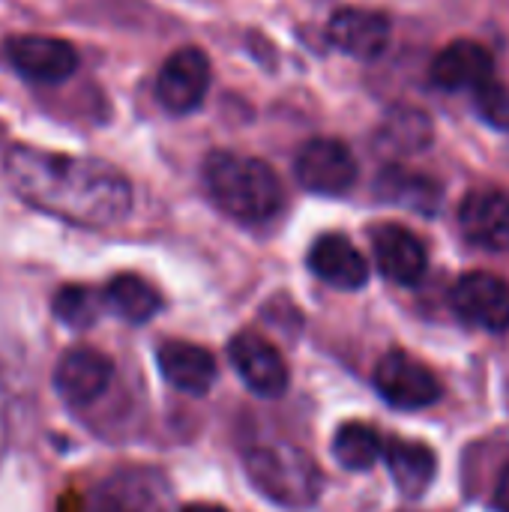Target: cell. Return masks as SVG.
Listing matches in <instances>:
<instances>
[{"instance_id": "6da1fadb", "label": "cell", "mask_w": 509, "mask_h": 512, "mask_svg": "<svg viewBox=\"0 0 509 512\" xmlns=\"http://www.w3.org/2000/svg\"><path fill=\"white\" fill-rule=\"evenodd\" d=\"M3 168L21 201L78 228H111L132 207L129 180L102 159L18 144Z\"/></svg>"}, {"instance_id": "7a4b0ae2", "label": "cell", "mask_w": 509, "mask_h": 512, "mask_svg": "<svg viewBox=\"0 0 509 512\" xmlns=\"http://www.w3.org/2000/svg\"><path fill=\"white\" fill-rule=\"evenodd\" d=\"M204 186L219 210L240 222H267L285 204L279 174L255 156L216 150L204 162Z\"/></svg>"}, {"instance_id": "3957f363", "label": "cell", "mask_w": 509, "mask_h": 512, "mask_svg": "<svg viewBox=\"0 0 509 512\" xmlns=\"http://www.w3.org/2000/svg\"><path fill=\"white\" fill-rule=\"evenodd\" d=\"M246 474L267 501L288 510L309 507L321 492L318 465L300 447L291 444H270V447L249 450Z\"/></svg>"}, {"instance_id": "277c9868", "label": "cell", "mask_w": 509, "mask_h": 512, "mask_svg": "<svg viewBox=\"0 0 509 512\" xmlns=\"http://www.w3.org/2000/svg\"><path fill=\"white\" fill-rule=\"evenodd\" d=\"M294 174L315 195H345L357 183V156L339 138H312L297 150Z\"/></svg>"}, {"instance_id": "5b68a950", "label": "cell", "mask_w": 509, "mask_h": 512, "mask_svg": "<svg viewBox=\"0 0 509 512\" xmlns=\"http://www.w3.org/2000/svg\"><path fill=\"white\" fill-rule=\"evenodd\" d=\"M375 387L381 399L399 411H420L441 399V381L435 372L405 351H390L375 369Z\"/></svg>"}, {"instance_id": "8992f818", "label": "cell", "mask_w": 509, "mask_h": 512, "mask_svg": "<svg viewBox=\"0 0 509 512\" xmlns=\"http://www.w3.org/2000/svg\"><path fill=\"white\" fill-rule=\"evenodd\" d=\"M210 78V57L201 48H177L156 75V99L171 114H189L204 102Z\"/></svg>"}, {"instance_id": "52a82bcc", "label": "cell", "mask_w": 509, "mask_h": 512, "mask_svg": "<svg viewBox=\"0 0 509 512\" xmlns=\"http://www.w3.org/2000/svg\"><path fill=\"white\" fill-rule=\"evenodd\" d=\"M9 63L30 81L60 84L78 69V51L72 42L42 33H21L6 39Z\"/></svg>"}, {"instance_id": "ba28073f", "label": "cell", "mask_w": 509, "mask_h": 512, "mask_svg": "<svg viewBox=\"0 0 509 512\" xmlns=\"http://www.w3.org/2000/svg\"><path fill=\"white\" fill-rule=\"evenodd\" d=\"M450 303L459 312V318H465L480 330L501 333L509 327V282L495 273L486 270L465 273L453 285Z\"/></svg>"}, {"instance_id": "9c48e42d", "label": "cell", "mask_w": 509, "mask_h": 512, "mask_svg": "<svg viewBox=\"0 0 509 512\" xmlns=\"http://www.w3.org/2000/svg\"><path fill=\"white\" fill-rule=\"evenodd\" d=\"M228 357H231L237 375L243 378V384L255 396L276 399V396H282L288 390V366H285V357L264 336H258L252 330L237 333L231 339V345H228Z\"/></svg>"}, {"instance_id": "30bf717a", "label": "cell", "mask_w": 509, "mask_h": 512, "mask_svg": "<svg viewBox=\"0 0 509 512\" xmlns=\"http://www.w3.org/2000/svg\"><path fill=\"white\" fill-rule=\"evenodd\" d=\"M459 228L468 243L486 252H509V192L474 189L459 207Z\"/></svg>"}, {"instance_id": "8fae6325", "label": "cell", "mask_w": 509, "mask_h": 512, "mask_svg": "<svg viewBox=\"0 0 509 512\" xmlns=\"http://www.w3.org/2000/svg\"><path fill=\"white\" fill-rule=\"evenodd\" d=\"M429 78L441 90H471L477 93L483 84L495 78V57L486 45L474 39H456L450 42L429 69Z\"/></svg>"}, {"instance_id": "7c38bea8", "label": "cell", "mask_w": 509, "mask_h": 512, "mask_svg": "<svg viewBox=\"0 0 509 512\" xmlns=\"http://www.w3.org/2000/svg\"><path fill=\"white\" fill-rule=\"evenodd\" d=\"M114 366L96 348H72L57 360L54 369V390L69 405H90L96 402L111 384Z\"/></svg>"}, {"instance_id": "4fadbf2b", "label": "cell", "mask_w": 509, "mask_h": 512, "mask_svg": "<svg viewBox=\"0 0 509 512\" xmlns=\"http://www.w3.org/2000/svg\"><path fill=\"white\" fill-rule=\"evenodd\" d=\"M327 33L339 51H345L357 60H375L390 45V18L378 9L345 6V9L333 12Z\"/></svg>"}, {"instance_id": "5bb4252c", "label": "cell", "mask_w": 509, "mask_h": 512, "mask_svg": "<svg viewBox=\"0 0 509 512\" xmlns=\"http://www.w3.org/2000/svg\"><path fill=\"white\" fill-rule=\"evenodd\" d=\"M168 489L156 471H120L105 480L93 498V512H165Z\"/></svg>"}, {"instance_id": "9a60e30c", "label": "cell", "mask_w": 509, "mask_h": 512, "mask_svg": "<svg viewBox=\"0 0 509 512\" xmlns=\"http://www.w3.org/2000/svg\"><path fill=\"white\" fill-rule=\"evenodd\" d=\"M372 249L381 273L399 285H414L429 267L423 240L405 225H378L372 231Z\"/></svg>"}, {"instance_id": "2e32d148", "label": "cell", "mask_w": 509, "mask_h": 512, "mask_svg": "<svg viewBox=\"0 0 509 512\" xmlns=\"http://www.w3.org/2000/svg\"><path fill=\"white\" fill-rule=\"evenodd\" d=\"M309 267L318 279L339 291H357L369 279L363 252L345 234H324L309 249Z\"/></svg>"}, {"instance_id": "e0dca14e", "label": "cell", "mask_w": 509, "mask_h": 512, "mask_svg": "<svg viewBox=\"0 0 509 512\" xmlns=\"http://www.w3.org/2000/svg\"><path fill=\"white\" fill-rule=\"evenodd\" d=\"M159 369L171 387L189 396H204L216 381V360L207 348L189 342H165L159 348Z\"/></svg>"}, {"instance_id": "ac0fdd59", "label": "cell", "mask_w": 509, "mask_h": 512, "mask_svg": "<svg viewBox=\"0 0 509 512\" xmlns=\"http://www.w3.org/2000/svg\"><path fill=\"white\" fill-rule=\"evenodd\" d=\"M102 300H105V309H111L117 318H123L129 324H147L162 309L159 291L135 273L114 276L105 285Z\"/></svg>"}, {"instance_id": "d6986e66", "label": "cell", "mask_w": 509, "mask_h": 512, "mask_svg": "<svg viewBox=\"0 0 509 512\" xmlns=\"http://www.w3.org/2000/svg\"><path fill=\"white\" fill-rule=\"evenodd\" d=\"M387 465L402 495H411V498H420L438 471L435 453L417 441H393L387 447Z\"/></svg>"}, {"instance_id": "ffe728a7", "label": "cell", "mask_w": 509, "mask_h": 512, "mask_svg": "<svg viewBox=\"0 0 509 512\" xmlns=\"http://www.w3.org/2000/svg\"><path fill=\"white\" fill-rule=\"evenodd\" d=\"M429 141H432V120L417 108L390 111L378 135L381 147H387L390 153H402V156L426 150Z\"/></svg>"}, {"instance_id": "44dd1931", "label": "cell", "mask_w": 509, "mask_h": 512, "mask_svg": "<svg viewBox=\"0 0 509 512\" xmlns=\"http://www.w3.org/2000/svg\"><path fill=\"white\" fill-rule=\"evenodd\" d=\"M378 192L393 201V204H405V207H414L420 213H432L438 207V186L423 177V174H414V171H405L399 165H390L381 171L378 177Z\"/></svg>"}, {"instance_id": "7402d4cb", "label": "cell", "mask_w": 509, "mask_h": 512, "mask_svg": "<svg viewBox=\"0 0 509 512\" xmlns=\"http://www.w3.org/2000/svg\"><path fill=\"white\" fill-rule=\"evenodd\" d=\"M333 456L348 471H369L381 456V438L372 426L345 423L333 438Z\"/></svg>"}, {"instance_id": "603a6c76", "label": "cell", "mask_w": 509, "mask_h": 512, "mask_svg": "<svg viewBox=\"0 0 509 512\" xmlns=\"http://www.w3.org/2000/svg\"><path fill=\"white\" fill-rule=\"evenodd\" d=\"M102 306H105L102 294H96L93 288H84V285H66L54 297V315L66 327H75V330L93 327Z\"/></svg>"}, {"instance_id": "cb8c5ba5", "label": "cell", "mask_w": 509, "mask_h": 512, "mask_svg": "<svg viewBox=\"0 0 509 512\" xmlns=\"http://www.w3.org/2000/svg\"><path fill=\"white\" fill-rule=\"evenodd\" d=\"M474 102L486 123H492L498 129H509V84L492 78L489 84H483L474 93Z\"/></svg>"}, {"instance_id": "d4e9b609", "label": "cell", "mask_w": 509, "mask_h": 512, "mask_svg": "<svg viewBox=\"0 0 509 512\" xmlns=\"http://www.w3.org/2000/svg\"><path fill=\"white\" fill-rule=\"evenodd\" d=\"M495 507H498V512H509V465L501 471V480L495 489Z\"/></svg>"}, {"instance_id": "484cf974", "label": "cell", "mask_w": 509, "mask_h": 512, "mask_svg": "<svg viewBox=\"0 0 509 512\" xmlns=\"http://www.w3.org/2000/svg\"><path fill=\"white\" fill-rule=\"evenodd\" d=\"M6 447V399H3V387H0V456Z\"/></svg>"}, {"instance_id": "4316f807", "label": "cell", "mask_w": 509, "mask_h": 512, "mask_svg": "<svg viewBox=\"0 0 509 512\" xmlns=\"http://www.w3.org/2000/svg\"><path fill=\"white\" fill-rule=\"evenodd\" d=\"M183 512H228L225 507H216V504H192V507H186Z\"/></svg>"}]
</instances>
